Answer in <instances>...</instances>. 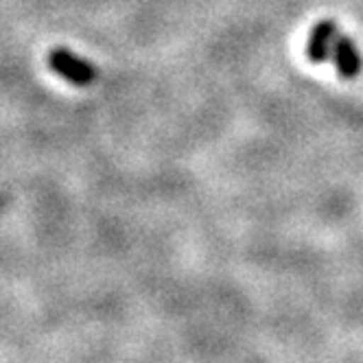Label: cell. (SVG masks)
Listing matches in <instances>:
<instances>
[{
    "label": "cell",
    "mask_w": 363,
    "mask_h": 363,
    "mask_svg": "<svg viewBox=\"0 0 363 363\" xmlns=\"http://www.w3.org/2000/svg\"><path fill=\"white\" fill-rule=\"evenodd\" d=\"M333 62H335V68L340 72L342 79L350 82L354 77L361 72V53L354 44V40L350 35H340L337 38V44H335V50H333Z\"/></svg>",
    "instance_id": "3957f363"
},
{
    "label": "cell",
    "mask_w": 363,
    "mask_h": 363,
    "mask_svg": "<svg viewBox=\"0 0 363 363\" xmlns=\"http://www.w3.org/2000/svg\"><path fill=\"white\" fill-rule=\"evenodd\" d=\"M340 38V29L333 18H322L313 24L306 40V57L311 64H326L333 57V50Z\"/></svg>",
    "instance_id": "7a4b0ae2"
},
{
    "label": "cell",
    "mask_w": 363,
    "mask_h": 363,
    "mask_svg": "<svg viewBox=\"0 0 363 363\" xmlns=\"http://www.w3.org/2000/svg\"><path fill=\"white\" fill-rule=\"evenodd\" d=\"M46 64L55 74H60L64 82L77 88H86L92 86L99 77V70L94 64L82 60L79 55H74L68 48H50L46 55Z\"/></svg>",
    "instance_id": "6da1fadb"
}]
</instances>
